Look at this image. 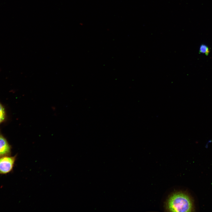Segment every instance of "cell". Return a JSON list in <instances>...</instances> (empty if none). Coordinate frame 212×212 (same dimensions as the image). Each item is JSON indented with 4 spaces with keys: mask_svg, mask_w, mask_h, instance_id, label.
Here are the masks:
<instances>
[{
    "mask_svg": "<svg viewBox=\"0 0 212 212\" xmlns=\"http://www.w3.org/2000/svg\"><path fill=\"white\" fill-rule=\"evenodd\" d=\"M165 209L170 212H192L194 211L193 200L187 193L176 191L168 197L165 204Z\"/></svg>",
    "mask_w": 212,
    "mask_h": 212,
    "instance_id": "1",
    "label": "cell"
},
{
    "mask_svg": "<svg viewBox=\"0 0 212 212\" xmlns=\"http://www.w3.org/2000/svg\"><path fill=\"white\" fill-rule=\"evenodd\" d=\"M17 154L14 156L6 155L0 157V175H6L13 169Z\"/></svg>",
    "mask_w": 212,
    "mask_h": 212,
    "instance_id": "2",
    "label": "cell"
},
{
    "mask_svg": "<svg viewBox=\"0 0 212 212\" xmlns=\"http://www.w3.org/2000/svg\"><path fill=\"white\" fill-rule=\"evenodd\" d=\"M11 146L0 130V157L11 155Z\"/></svg>",
    "mask_w": 212,
    "mask_h": 212,
    "instance_id": "3",
    "label": "cell"
},
{
    "mask_svg": "<svg viewBox=\"0 0 212 212\" xmlns=\"http://www.w3.org/2000/svg\"><path fill=\"white\" fill-rule=\"evenodd\" d=\"M6 115L5 108L0 102V125L6 120Z\"/></svg>",
    "mask_w": 212,
    "mask_h": 212,
    "instance_id": "4",
    "label": "cell"
},
{
    "mask_svg": "<svg viewBox=\"0 0 212 212\" xmlns=\"http://www.w3.org/2000/svg\"><path fill=\"white\" fill-rule=\"evenodd\" d=\"M200 51L203 53L208 54L209 52V50L207 46L203 45H201L200 47Z\"/></svg>",
    "mask_w": 212,
    "mask_h": 212,
    "instance_id": "5",
    "label": "cell"
}]
</instances>
